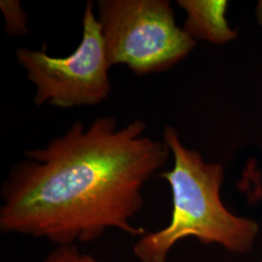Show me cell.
<instances>
[{"label":"cell","instance_id":"3","mask_svg":"<svg viewBox=\"0 0 262 262\" xmlns=\"http://www.w3.org/2000/svg\"><path fill=\"white\" fill-rule=\"evenodd\" d=\"M97 15L109 64L137 76L166 71L194 49L166 0H98Z\"/></svg>","mask_w":262,"mask_h":262},{"label":"cell","instance_id":"1","mask_svg":"<svg viewBox=\"0 0 262 262\" xmlns=\"http://www.w3.org/2000/svg\"><path fill=\"white\" fill-rule=\"evenodd\" d=\"M146 129L140 120L119 128L114 117H101L26 150L1 186L0 231L57 246L94 242L113 228L146 234L132 222L144 205L143 188L170 154Z\"/></svg>","mask_w":262,"mask_h":262},{"label":"cell","instance_id":"5","mask_svg":"<svg viewBox=\"0 0 262 262\" xmlns=\"http://www.w3.org/2000/svg\"><path fill=\"white\" fill-rule=\"evenodd\" d=\"M179 6L187 12L184 31L192 39L213 44H225L237 37L225 19L227 1L179 0Z\"/></svg>","mask_w":262,"mask_h":262},{"label":"cell","instance_id":"7","mask_svg":"<svg viewBox=\"0 0 262 262\" xmlns=\"http://www.w3.org/2000/svg\"><path fill=\"white\" fill-rule=\"evenodd\" d=\"M42 262H101L91 254L83 253L76 245L57 246Z\"/></svg>","mask_w":262,"mask_h":262},{"label":"cell","instance_id":"4","mask_svg":"<svg viewBox=\"0 0 262 262\" xmlns=\"http://www.w3.org/2000/svg\"><path fill=\"white\" fill-rule=\"evenodd\" d=\"M16 57L28 81L35 85L36 106L49 104L63 109L95 106L107 99L111 92L108 74L111 66L93 1L85 4L82 40L71 55L49 56L44 44L41 50L19 48Z\"/></svg>","mask_w":262,"mask_h":262},{"label":"cell","instance_id":"2","mask_svg":"<svg viewBox=\"0 0 262 262\" xmlns=\"http://www.w3.org/2000/svg\"><path fill=\"white\" fill-rule=\"evenodd\" d=\"M163 136L174 156L172 170L159 174L171 187V220L166 227L141 236L133 246L134 255L140 262H167L172 248L191 237L232 253L251 250L259 227L253 220L233 215L223 204L220 191L224 167L207 163L198 151L186 148L175 128L166 125Z\"/></svg>","mask_w":262,"mask_h":262},{"label":"cell","instance_id":"6","mask_svg":"<svg viewBox=\"0 0 262 262\" xmlns=\"http://www.w3.org/2000/svg\"><path fill=\"white\" fill-rule=\"evenodd\" d=\"M0 8L8 36H24L28 33V16L18 0H1Z\"/></svg>","mask_w":262,"mask_h":262}]
</instances>
